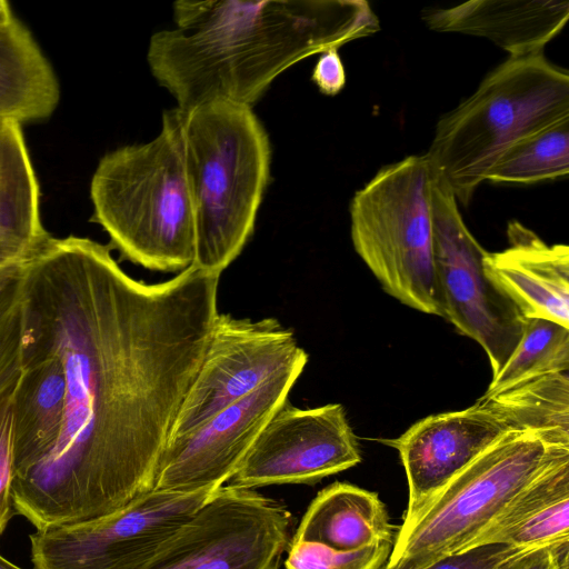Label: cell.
<instances>
[{
  "label": "cell",
  "mask_w": 569,
  "mask_h": 569,
  "mask_svg": "<svg viewBox=\"0 0 569 569\" xmlns=\"http://www.w3.org/2000/svg\"><path fill=\"white\" fill-rule=\"evenodd\" d=\"M19 266L0 272V355L4 349L17 316L20 287Z\"/></svg>",
  "instance_id": "27"
},
{
  "label": "cell",
  "mask_w": 569,
  "mask_h": 569,
  "mask_svg": "<svg viewBox=\"0 0 569 569\" xmlns=\"http://www.w3.org/2000/svg\"><path fill=\"white\" fill-rule=\"evenodd\" d=\"M13 17L14 14L10 4L4 0H0V28L8 23Z\"/></svg>",
  "instance_id": "30"
},
{
  "label": "cell",
  "mask_w": 569,
  "mask_h": 569,
  "mask_svg": "<svg viewBox=\"0 0 569 569\" xmlns=\"http://www.w3.org/2000/svg\"><path fill=\"white\" fill-rule=\"evenodd\" d=\"M568 117V71L543 52L509 57L438 121L425 154L467 206L509 146Z\"/></svg>",
  "instance_id": "5"
},
{
  "label": "cell",
  "mask_w": 569,
  "mask_h": 569,
  "mask_svg": "<svg viewBox=\"0 0 569 569\" xmlns=\"http://www.w3.org/2000/svg\"><path fill=\"white\" fill-rule=\"evenodd\" d=\"M392 543L337 550L327 545L291 539L287 548L286 569H380L390 556Z\"/></svg>",
  "instance_id": "24"
},
{
  "label": "cell",
  "mask_w": 569,
  "mask_h": 569,
  "mask_svg": "<svg viewBox=\"0 0 569 569\" xmlns=\"http://www.w3.org/2000/svg\"><path fill=\"white\" fill-rule=\"evenodd\" d=\"M430 182L426 154L382 167L350 202L351 240L388 295L412 309L441 317Z\"/></svg>",
  "instance_id": "7"
},
{
  "label": "cell",
  "mask_w": 569,
  "mask_h": 569,
  "mask_svg": "<svg viewBox=\"0 0 569 569\" xmlns=\"http://www.w3.org/2000/svg\"><path fill=\"white\" fill-rule=\"evenodd\" d=\"M393 527L378 495L335 482L309 505L292 539L316 541L337 550L393 542Z\"/></svg>",
  "instance_id": "19"
},
{
  "label": "cell",
  "mask_w": 569,
  "mask_h": 569,
  "mask_svg": "<svg viewBox=\"0 0 569 569\" xmlns=\"http://www.w3.org/2000/svg\"><path fill=\"white\" fill-rule=\"evenodd\" d=\"M60 100L58 77L29 28L16 16L0 28V120L49 118Z\"/></svg>",
  "instance_id": "18"
},
{
  "label": "cell",
  "mask_w": 569,
  "mask_h": 569,
  "mask_svg": "<svg viewBox=\"0 0 569 569\" xmlns=\"http://www.w3.org/2000/svg\"><path fill=\"white\" fill-rule=\"evenodd\" d=\"M568 447L508 431L451 479L395 535L385 569H423L463 550Z\"/></svg>",
  "instance_id": "6"
},
{
  "label": "cell",
  "mask_w": 569,
  "mask_h": 569,
  "mask_svg": "<svg viewBox=\"0 0 569 569\" xmlns=\"http://www.w3.org/2000/svg\"><path fill=\"white\" fill-rule=\"evenodd\" d=\"M477 403L509 431L530 432L547 443L569 448L568 371L550 372L519 382Z\"/></svg>",
  "instance_id": "20"
},
{
  "label": "cell",
  "mask_w": 569,
  "mask_h": 569,
  "mask_svg": "<svg viewBox=\"0 0 569 569\" xmlns=\"http://www.w3.org/2000/svg\"><path fill=\"white\" fill-rule=\"evenodd\" d=\"M565 497H569V455L556 460L523 487L491 523L461 551L493 543L505 531Z\"/></svg>",
  "instance_id": "23"
},
{
  "label": "cell",
  "mask_w": 569,
  "mask_h": 569,
  "mask_svg": "<svg viewBox=\"0 0 569 569\" xmlns=\"http://www.w3.org/2000/svg\"><path fill=\"white\" fill-rule=\"evenodd\" d=\"M308 359L277 371L244 398L223 408L196 429L169 438L153 489L214 491L232 478L259 433L288 400Z\"/></svg>",
  "instance_id": "12"
},
{
  "label": "cell",
  "mask_w": 569,
  "mask_h": 569,
  "mask_svg": "<svg viewBox=\"0 0 569 569\" xmlns=\"http://www.w3.org/2000/svg\"><path fill=\"white\" fill-rule=\"evenodd\" d=\"M50 237L21 124L0 120V272L21 263Z\"/></svg>",
  "instance_id": "17"
},
{
  "label": "cell",
  "mask_w": 569,
  "mask_h": 569,
  "mask_svg": "<svg viewBox=\"0 0 569 569\" xmlns=\"http://www.w3.org/2000/svg\"><path fill=\"white\" fill-rule=\"evenodd\" d=\"M110 249L50 237L19 267L20 322L64 383L54 439L13 472L14 511L36 529L106 516L154 488L218 315L220 274L191 264L148 283Z\"/></svg>",
  "instance_id": "1"
},
{
  "label": "cell",
  "mask_w": 569,
  "mask_h": 569,
  "mask_svg": "<svg viewBox=\"0 0 569 569\" xmlns=\"http://www.w3.org/2000/svg\"><path fill=\"white\" fill-rule=\"evenodd\" d=\"M507 237V249L485 257L488 278L526 319L569 328L568 246L547 244L519 221L509 222Z\"/></svg>",
  "instance_id": "15"
},
{
  "label": "cell",
  "mask_w": 569,
  "mask_h": 569,
  "mask_svg": "<svg viewBox=\"0 0 569 569\" xmlns=\"http://www.w3.org/2000/svg\"><path fill=\"white\" fill-rule=\"evenodd\" d=\"M17 371L18 360L16 358L9 372L0 383V536L7 528L12 515L16 513L12 500V388Z\"/></svg>",
  "instance_id": "25"
},
{
  "label": "cell",
  "mask_w": 569,
  "mask_h": 569,
  "mask_svg": "<svg viewBox=\"0 0 569 569\" xmlns=\"http://www.w3.org/2000/svg\"><path fill=\"white\" fill-rule=\"evenodd\" d=\"M174 28L152 34L147 62L182 110L253 107L292 64L380 30L362 0H180Z\"/></svg>",
  "instance_id": "2"
},
{
  "label": "cell",
  "mask_w": 569,
  "mask_h": 569,
  "mask_svg": "<svg viewBox=\"0 0 569 569\" xmlns=\"http://www.w3.org/2000/svg\"><path fill=\"white\" fill-rule=\"evenodd\" d=\"M430 206L441 317L481 346L495 377L519 343L527 319L488 278V251L466 226L451 187L432 167Z\"/></svg>",
  "instance_id": "8"
},
{
  "label": "cell",
  "mask_w": 569,
  "mask_h": 569,
  "mask_svg": "<svg viewBox=\"0 0 569 569\" xmlns=\"http://www.w3.org/2000/svg\"><path fill=\"white\" fill-rule=\"evenodd\" d=\"M169 111L193 206V264L221 274L254 230L270 179L269 136L246 104L211 101Z\"/></svg>",
  "instance_id": "3"
},
{
  "label": "cell",
  "mask_w": 569,
  "mask_h": 569,
  "mask_svg": "<svg viewBox=\"0 0 569 569\" xmlns=\"http://www.w3.org/2000/svg\"><path fill=\"white\" fill-rule=\"evenodd\" d=\"M2 379H3V376H2V373L0 371V383H1Z\"/></svg>",
  "instance_id": "32"
},
{
  "label": "cell",
  "mask_w": 569,
  "mask_h": 569,
  "mask_svg": "<svg viewBox=\"0 0 569 569\" xmlns=\"http://www.w3.org/2000/svg\"><path fill=\"white\" fill-rule=\"evenodd\" d=\"M509 569H569V539L528 550Z\"/></svg>",
  "instance_id": "29"
},
{
  "label": "cell",
  "mask_w": 569,
  "mask_h": 569,
  "mask_svg": "<svg viewBox=\"0 0 569 569\" xmlns=\"http://www.w3.org/2000/svg\"><path fill=\"white\" fill-rule=\"evenodd\" d=\"M528 550L531 549L501 543L482 545L441 558L423 569H509Z\"/></svg>",
  "instance_id": "26"
},
{
  "label": "cell",
  "mask_w": 569,
  "mask_h": 569,
  "mask_svg": "<svg viewBox=\"0 0 569 569\" xmlns=\"http://www.w3.org/2000/svg\"><path fill=\"white\" fill-rule=\"evenodd\" d=\"M568 18L569 2L553 0H475L423 14L431 30L486 38L509 57L542 52Z\"/></svg>",
  "instance_id": "16"
},
{
  "label": "cell",
  "mask_w": 569,
  "mask_h": 569,
  "mask_svg": "<svg viewBox=\"0 0 569 569\" xmlns=\"http://www.w3.org/2000/svg\"><path fill=\"white\" fill-rule=\"evenodd\" d=\"M311 80L319 91L327 96H336L345 88L346 71L337 48L320 53Z\"/></svg>",
  "instance_id": "28"
},
{
  "label": "cell",
  "mask_w": 569,
  "mask_h": 569,
  "mask_svg": "<svg viewBox=\"0 0 569 569\" xmlns=\"http://www.w3.org/2000/svg\"><path fill=\"white\" fill-rule=\"evenodd\" d=\"M508 431L476 402L465 410L428 416L400 437L382 440L397 449L407 476L409 493L402 523Z\"/></svg>",
  "instance_id": "14"
},
{
  "label": "cell",
  "mask_w": 569,
  "mask_h": 569,
  "mask_svg": "<svg viewBox=\"0 0 569 569\" xmlns=\"http://www.w3.org/2000/svg\"><path fill=\"white\" fill-rule=\"evenodd\" d=\"M214 491L152 489L106 516L37 529L29 536L32 565L34 569H140Z\"/></svg>",
  "instance_id": "10"
},
{
  "label": "cell",
  "mask_w": 569,
  "mask_h": 569,
  "mask_svg": "<svg viewBox=\"0 0 569 569\" xmlns=\"http://www.w3.org/2000/svg\"><path fill=\"white\" fill-rule=\"evenodd\" d=\"M569 172V117L530 133L509 146L486 180L533 183L567 177Z\"/></svg>",
  "instance_id": "21"
},
{
  "label": "cell",
  "mask_w": 569,
  "mask_h": 569,
  "mask_svg": "<svg viewBox=\"0 0 569 569\" xmlns=\"http://www.w3.org/2000/svg\"><path fill=\"white\" fill-rule=\"evenodd\" d=\"M0 569H22L0 555Z\"/></svg>",
  "instance_id": "31"
},
{
  "label": "cell",
  "mask_w": 569,
  "mask_h": 569,
  "mask_svg": "<svg viewBox=\"0 0 569 569\" xmlns=\"http://www.w3.org/2000/svg\"><path fill=\"white\" fill-rule=\"evenodd\" d=\"M291 521L283 503L226 485L140 569H279Z\"/></svg>",
  "instance_id": "9"
},
{
  "label": "cell",
  "mask_w": 569,
  "mask_h": 569,
  "mask_svg": "<svg viewBox=\"0 0 569 569\" xmlns=\"http://www.w3.org/2000/svg\"><path fill=\"white\" fill-rule=\"evenodd\" d=\"M569 370V328L546 319L526 320L522 337L492 377L485 395L491 396L519 382L550 372Z\"/></svg>",
  "instance_id": "22"
},
{
  "label": "cell",
  "mask_w": 569,
  "mask_h": 569,
  "mask_svg": "<svg viewBox=\"0 0 569 569\" xmlns=\"http://www.w3.org/2000/svg\"><path fill=\"white\" fill-rule=\"evenodd\" d=\"M361 461L340 403L301 409L288 400L273 413L227 486L313 485Z\"/></svg>",
  "instance_id": "13"
},
{
  "label": "cell",
  "mask_w": 569,
  "mask_h": 569,
  "mask_svg": "<svg viewBox=\"0 0 569 569\" xmlns=\"http://www.w3.org/2000/svg\"><path fill=\"white\" fill-rule=\"evenodd\" d=\"M90 199L92 220L123 259L161 272L193 264V206L169 110L156 138L117 148L100 159Z\"/></svg>",
  "instance_id": "4"
},
{
  "label": "cell",
  "mask_w": 569,
  "mask_h": 569,
  "mask_svg": "<svg viewBox=\"0 0 569 569\" xmlns=\"http://www.w3.org/2000/svg\"><path fill=\"white\" fill-rule=\"evenodd\" d=\"M308 359L295 333L276 318L216 316L208 346L169 438L189 432L244 398L277 371ZM168 438V439H169Z\"/></svg>",
  "instance_id": "11"
}]
</instances>
